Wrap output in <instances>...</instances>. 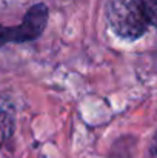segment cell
<instances>
[{"label":"cell","instance_id":"6da1fadb","mask_svg":"<svg viewBox=\"0 0 157 158\" xmlns=\"http://www.w3.org/2000/svg\"><path fill=\"white\" fill-rule=\"evenodd\" d=\"M106 20L117 37L129 42L140 39L151 26L142 0H108Z\"/></svg>","mask_w":157,"mask_h":158},{"label":"cell","instance_id":"7a4b0ae2","mask_svg":"<svg viewBox=\"0 0 157 158\" xmlns=\"http://www.w3.org/2000/svg\"><path fill=\"white\" fill-rule=\"evenodd\" d=\"M50 9L45 3L33 5L23 15L20 25L5 26L0 25V48L8 43H28L37 40L48 25Z\"/></svg>","mask_w":157,"mask_h":158},{"label":"cell","instance_id":"3957f363","mask_svg":"<svg viewBox=\"0 0 157 158\" xmlns=\"http://www.w3.org/2000/svg\"><path fill=\"white\" fill-rule=\"evenodd\" d=\"M14 114L0 107V148H6L14 137Z\"/></svg>","mask_w":157,"mask_h":158},{"label":"cell","instance_id":"277c9868","mask_svg":"<svg viewBox=\"0 0 157 158\" xmlns=\"http://www.w3.org/2000/svg\"><path fill=\"white\" fill-rule=\"evenodd\" d=\"M142 2L150 25L157 28V0H142Z\"/></svg>","mask_w":157,"mask_h":158}]
</instances>
